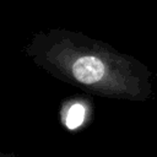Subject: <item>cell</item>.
I'll list each match as a JSON object with an SVG mask.
<instances>
[{
  "mask_svg": "<svg viewBox=\"0 0 157 157\" xmlns=\"http://www.w3.org/2000/svg\"><path fill=\"white\" fill-rule=\"evenodd\" d=\"M23 50L50 76L86 93L130 102L153 97L152 72L142 61L81 32L39 31Z\"/></svg>",
  "mask_w": 157,
  "mask_h": 157,
  "instance_id": "cell-1",
  "label": "cell"
},
{
  "mask_svg": "<svg viewBox=\"0 0 157 157\" xmlns=\"http://www.w3.org/2000/svg\"><path fill=\"white\" fill-rule=\"evenodd\" d=\"M92 99L85 94L72 96L61 102L59 119L61 125L69 131H77L87 126L93 117Z\"/></svg>",
  "mask_w": 157,
  "mask_h": 157,
  "instance_id": "cell-2",
  "label": "cell"
},
{
  "mask_svg": "<svg viewBox=\"0 0 157 157\" xmlns=\"http://www.w3.org/2000/svg\"><path fill=\"white\" fill-rule=\"evenodd\" d=\"M0 157H16V155L13 152H5L0 148Z\"/></svg>",
  "mask_w": 157,
  "mask_h": 157,
  "instance_id": "cell-3",
  "label": "cell"
}]
</instances>
